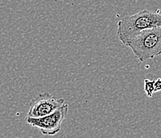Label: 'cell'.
Segmentation results:
<instances>
[{"mask_svg":"<svg viewBox=\"0 0 161 138\" xmlns=\"http://www.w3.org/2000/svg\"><path fill=\"white\" fill-rule=\"evenodd\" d=\"M117 37L125 46L140 33L152 27H161V14L158 12L141 11L136 14L127 15L117 23Z\"/></svg>","mask_w":161,"mask_h":138,"instance_id":"1","label":"cell"},{"mask_svg":"<svg viewBox=\"0 0 161 138\" xmlns=\"http://www.w3.org/2000/svg\"><path fill=\"white\" fill-rule=\"evenodd\" d=\"M128 47L140 62L161 55V27L142 31L131 40Z\"/></svg>","mask_w":161,"mask_h":138,"instance_id":"2","label":"cell"},{"mask_svg":"<svg viewBox=\"0 0 161 138\" xmlns=\"http://www.w3.org/2000/svg\"><path fill=\"white\" fill-rule=\"evenodd\" d=\"M68 112V105L66 104L57 109L53 113L41 117H26L29 125L40 129L43 135L53 136L60 131L62 124Z\"/></svg>","mask_w":161,"mask_h":138,"instance_id":"3","label":"cell"},{"mask_svg":"<svg viewBox=\"0 0 161 138\" xmlns=\"http://www.w3.org/2000/svg\"><path fill=\"white\" fill-rule=\"evenodd\" d=\"M64 104V98H56L49 93H40L31 101L27 117H41L48 115Z\"/></svg>","mask_w":161,"mask_h":138,"instance_id":"4","label":"cell"},{"mask_svg":"<svg viewBox=\"0 0 161 138\" xmlns=\"http://www.w3.org/2000/svg\"><path fill=\"white\" fill-rule=\"evenodd\" d=\"M144 83V92L147 94V97H152L153 94L155 93V86H154V81L153 80L145 79L143 81Z\"/></svg>","mask_w":161,"mask_h":138,"instance_id":"5","label":"cell"},{"mask_svg":"<svg viewBox=\"0 0 161 138\" xmlns=\"http://www.w3.org/2000/svg\"><path fill=\"white\" fill-rule=\"evenodd\" d=\"M154 86H155V93L161 91V78H158V79L155 80Z\"/></svg>","mask_w":161,"mask_h":138,"instance_id":"6","label":"cell"}]
</instances>
